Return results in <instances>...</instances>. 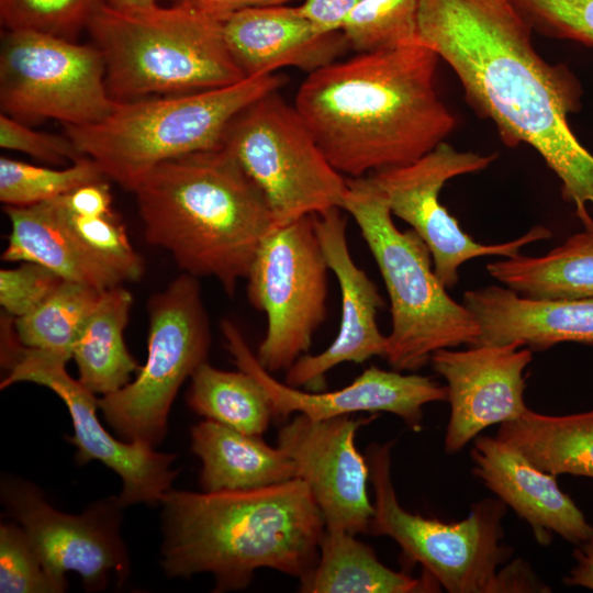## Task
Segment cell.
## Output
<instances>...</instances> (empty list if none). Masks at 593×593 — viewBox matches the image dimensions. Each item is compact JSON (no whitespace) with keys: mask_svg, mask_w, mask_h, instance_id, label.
I'll return each instance as SVG.
<instances>
[{"mask_svg":"<svg viewBox=\"0 0 593 593\" xmlns=\"http://www.w3.org/2000/svg\"><path fill=\"white\" fill-rule=\"evenodd\" d=\"M532 32L512 0H418V42L449 65L506 146L526 144L541 156L590 227L593 154L568 123L580 83L566 66L541 58Z\"/></svg>","mask_w":593,"mask_h":593,"instance_id":"obj_1","label":"cell"},{"mask_svg":"<svg viewBox=\"0 0 593 593\" xmlns=\"http://www.w3.org/2000/svg\"><path fill=\"white\" fill-rule=\"evenodd\" d=\"M438 60L419 42L357 53L307 74L294 107L342 175L357 178L403 166L455 128L436 90Z\"/></svg>","mask_w":593,"mask_h":593,"instance_id":"obj_2","label":"cell"},{"mask_svg":"<svg viewBox=\"0 0 593 593\" xmlns=\"http://www.w3.org/2000/svg\"><path fill=\"white\" fill-rule=\"evenodd\" d=\"M161 504L169 577L208 572L219 593L246 589L260 568L301 580L318 560L325 523L299 478L251 490L170 489Z\"/></svg>","mask_w":593,"mask_h":593,"instance_id":"obj_3","label":"cell"},{"mask_svg":"<svg viewBox=\"0 0 593 593\" xmlns=\"http://www.w3.org/2000/svg\"><path fill=\"white\" fill-rule=\"evenodd\" d=\"M146 240L233 296L275 226L261 190L223 147L167 160L133 191Z\"/></svg>","mask_w":593,"mask_h":593,"instance_id":"obj_4","label":"cell"},{"mask_svg":"<svg viewBox=\"0 0 593 593\" xmlns=\"http://www.w3.org/2000/svg\"><path fill=\"white\" fill-rule=\"evenodd\" d=\"M87 30L115 102L216 89L246 78L226 44L223 20L188 7L103 4Z\"/></svg>","mask_w":593,"mask_h":593,"instance_id":"obj_5","label":"cell"},{"mask_svg":"<svg viewBox=\"0 0 593 593\" xmlns=\"http://www.w3.org/2000/svg\"><path fill=\"white\" fill-rule=\"evenodd\" d=\"M346 182L342 209L357 223L390 299L388 363L398 371H417L437 350L478 345L474 314L447 293L425 242L415 231L395 226L384 194L369 176Z\"/></svg>","mask_w":593,"mask_h":593,"instance_id":"obj_6","label":"cell"},{"mask_svg":"<svg viewBox=\"0 0 593 593\" xmlns=\"http://www.w3.org/2000/svg\"><path fill=\"white\" fill-rule=\"evenodd\" d=\"M284 83L272 72L216 89L118 102L102 121L65 126V134L107 178L133 192L159 164L221 148L232 119Z\"/></svg>","mask_w":593,"mask_h":593,"instance_id":"obj_7","label":"cell"},{"mask_svg":"<svg viewBox=\"0 0 593 593\" xmlns=\"http://www.w3.org/2000/svg\"><path fill=\"white\" fill-rule=\"evenodd\" d=\"M393 444L373 443L366 450L374 492L369 534L392 538L403 559L419 563L449 593L508 592L506 568L500 569L512 555L502 541L506 504L500 499L480 500L457 523L407 512L400 505L392 481Z\"/></svg>","mask_w":593,"mask_h":593,"instance_id":"obj_8","label":"cell"},{"mask_svg":"<svg viewBox=\"0 0 593 593\" xmlns=\"http://www.w3.org/2000/svg\"><path fill=\"white\" fill-rule=\"evenodd\" d=\"M222 147L264 193L276 228L305 215L343 208L346 179L279 90L239 111L224 132Z\"/></svg>","mask_w":593,"mask_h":593,"instance_id":"obj_9","label":"cell"},{"mask_svg":"<svg viewBox=\"0 0 593 593\" xmlns=\"http://www.w3.org/2000/svg\"><path fill=\"white\" fill-rule=\"evenodd\" d=\"M147 358L136 378L102 395L99 409L126 441L156 447L179 388L203 362L211 346V326L197 277L182 273L148 302Z\"/></svg>","mask_w":593,"mask_h":593,"instance_id":"obj_10","label":"cell"},{"mask_svg":"<svg viewBox=\"0 0 593 593\" xmlns=\"http://www.w3.org/2000/svg\"><path fill=\"white\" fill-rule=\"evenodd\" d=\"M329 267L313 215L273 230L247 276V296L267 317L256 358L270 373L287 371L306 355L327 315Z\"/></svg>","mask_w":593,"mask_h":593,"instance_id":"obj_11","label":"cell"},{"mask_svg":"<svg viewBox=\"0 0 593 593\" xmlns=\"http://www.w3.org/2000/svg\"><path fill=\"white\" fill-rule=\"evenodd\" d=\"M115 102L94 45L32 31L5 30L0 47V109L21 122L52 119L94 124Z\"/></svg>","mask_w":593,"mask_h":593,"instance_id":"obj_12","label":"cell"},{"mask_svg":"<svg viewBox=\"0 0 593 593\" xmlns=\"http://www.w3.org/2000/svg\"><path fill=\"white\" fill-rule=\"evenodd\" d=\"M495 155L458 150L443 142L421 158L368 175L382 191L391 213L406 222L430 250L434 270L446 289L459 280V267L483 256L514 257L528 244L552 234L537 225L513 240L481 244L463 232L439 201L445 183L456 177L488 168Z\"/></svg>","mask_w":593,"mask_h":593,"instance_id":"obj_13","label":"cell"},{"mask_svg":"<svg viewBox=\"0 0 593 593\" xmlns=\"http://www.w3.org/2000/svg\"><path fill=\"white\" fill-rule=\"evenodd\" d=\"M67 361L59 355L20 343L2 362L7 374L0 388L32 382L52 390L71 417L75 432L67 439L77 448V465L98 460L119 474L123 489L118 500L122 507L161 503L179 473V469L171 468L176 456L158 452L146 443L114 438L98 418L99 399L68 373Z\"/></svg>","mask_w":593,"mask_h":593,"instance_id":"obj_14","label":"cell"},{"mask_svg":"<svg viewBox=\"0 0 593 593\" xmlns=\"http://www.w3.org/2000/svg\"><path fill=\"white\" fill-rule=\"evenodd\" d=\"M7 510L21 524L47 571L67 584L65 574L77 572L85 588L102 590L109 572L123 581L128 558L120 537L118 499L100 501L80 515L57 511L32 483L10 479L2 482Z\"/></svg>","mask_w":593,"mask_h":593,"instance_id":"obj_15","label":"cell"},{"mask_svg":"<svg viewBox=\"0 0 593 593\" xmlns=\"http://www.w3.org/2000/svg\"><path fill=\"white\" fill-rule=\"evenodd\" d=\"M376 417L312 419L295 414L277 434V446L309 486L326 529L369 534L374 514L368 493L370 467L355 438Z\"/></svg>","mask_w":593,"mask_h":593,"instance_id":"obj_16","label":"cell"},{"mask_svg":"<svg viewBox=\"0 0 593 593\" xmlns=\"http://www.w3.org/2000/svg\"><path fill=\"white\" fill-rule=\"evenodd\" d=\"M222 333L238 369L250 373L267 391L275 417L303 414L312 419H327L355 413L380 412L399 416L412 430L422 428L423 407L447 401V389L430 377L403 374L376 366L365 369L350 384L329 392L294 388L277 380L257 360L239 329L230 321Z\"/></svg>","mask_w":593,"mask_h":593,"instance_id":"obj_17","label":"cell"},{"mask_svg":"<svg viewBox=\"0 0 593 593\" xmlns=\"http://www.w3.org/2000/svg\"><path fill=\"white\" fill-rule=\"evenodd\" d=\"M532 360L533 350L517 342L433 354L430 362L447 382L450 404L444 440L447 454L460 451L486 427L526 412L524 370Z\"/></svg>","mask_w":593,"mask_h":593,"instance_id":"obj_18","label":"cell"},{"mask_svg":"<svg viewBox=\"0 0 593 593\" xmlns=\"http://www.w3.org/2000/svg\"><path fill=\"white\" fill-rule=\"evenodd\" d=\"M340 210L334 208L313 215L327 265L339 286L342 314L332 344L320 354L303 355L286 371L287 384L306 391L325 388V374L336 366L384 357L387 349V335L380 332L377 322L384 302L374 282L353 259L346 236L347 221Z\"/></svg>","mask_w":593,"mask_h":593,"instance_id":"obj_19","label":"cell"},{"mask_svg":"<svg viewBox=\"0 0 593 593\" xmlns=\"http://www.w3.org/2000/svg\"><path fill=\"white\" fill-rule=\"evenodd\" d=\"M473 474L530 526L541 546L550 533L573 545L593 538V525L559 486L556 475L534 466L517 448L480 436L471 449Z\"/></svg>","mask_w":593,"mask_h":593,"instance_id":"obj_20","label":"cell"},{"mask_svg":"<svg viewBox=\"0 0 593 593\" xmlns=\"http://www.w3.org/2000/svg\"><path fill=\"white\" fill-rule=\"evenodd\" d=\"M226 44L246 77L282 67L313 72L345 54L342 31H320L299 9L287 4L244 9L223 19Z\"/></svg>","mask_w":593,"mask_h":593,"instance_id":"obj_21","label":"cell"},{"mask_svg":"<svg viewBox=\"0 0 593 593\" xmlns=\"http://www.w3.org/2000/svg\"><path fill=\"white\" fill-rule=\"evenodd\" d=\"M463 304L479 323L478 345L517 342L533 351L560 343L593 345V298L530 299L488 286L465 292Z\"/></svg>","mask_w":593,"mask_h":593,"instance_id":"obj_22","label":"cell"},{"mask_svg":"<svg viewBox=\"0 0 593 593\" xmlns=\"http://www.w3.org/2000/svg\"><path fill=\"white\" fill-rule=\"evenodd\" d=\"M4 212L11 223V233L2 260L36 262L64 280L101 291L124 282L72 231L59 197L30 206H5Z\"/></svg>","mask_w":593,"mask_h":593,"instance_id":"obj_23","label":"cell"},{"mask_svg":"<svg viewBox=\"0 0 593 593\" xmlns=\"http://www.w3.org/2000/svg\"><path fill=\"white\" fill-rule=\"evenodd\" d=\"M191 450L202 461L204 492L259 489L296 478L293 461L278 446L212 419L192 426Z\"/></svg>","mask_w":593,"mask_h":593,"instance_id":"obj_24","label":"cell"},{"mask_svg":"<svg viewBox=\"0 0 593 593\" xmlns=\"http://www.w3.org/2000/svg\"><path fill=\"white\" fill-rule=\"evenodd\" d=\"M439 584L427 572L421 578L384 566L374 550L344 530H324L318 560L300 580L303 593H423Z\"/></svg>","mask_w":593,"mask_h":593,"instance_id":"obj_25","label":"cell"},{"mask_svg":"<svg viewBox=\"0 0 593 593\" xmlns=\"http://www.w3.org/2000/svg\"><path fill=\"white\" fill-rule=\"evenodd\" d=\"M132 304L133 296L122 284L103 290L74 345L78 380L94 394L122 389L141 369L124 340Z\"/></svg>","mask_w":593,"mask_h":593,"instance_id":"obj_26","label":"cell"},{"mask_svg":"<svg viewBox=\"0 0 593 593\" xmlns=\"http://www.w3.org/2000/svg\"><path fill=\"white\" fill-rule=\"evenodd\" d=\"M486 270L526 298H593V226L569 236L544 256L518 254L488 264Z\"/></svg>","mask_w":593,"mask_h":593,"instance_id":"obj_27","label":"cell"},{"mask_svg":"<svg viewBox=\"0 0 593 593\" xmlns=\"http://www.w3.org/2000/svg\"><path fill=\"white\" fill-rule=\"evenodd\" d=\"M496 437L556 477L593 478V410L558 416L527 409L516 419L500 424Z\"/></svg>","mask_w":593,"mask_h":593,"instance_id":"obj_28","label":"cell"},{"mask_svg":"<svg viewBox=\"0 0 593 593\" xmlns=\"http://www.w3.org/2000/svg\"><path fill=\"white\" fill-rule=\"evenodd\" d=\"M187 402L197 414L250 435L261 436L275 417L270 398L256 378L208 361L192 373Z\"/></svg>","mask_w":593,"mask_h":593,"instance_id":"obj_29","label":"cell"},{"mask_svg":"<svg viewBox=\"0 0 593 593\" xmlns=\"http://www.w3.org/2000/svg\"><path fill=\"white\" fill-rule=\"evenodd\" d=\"M101 293L93 287L64 280L33 311L14 318L19 340L25 347L71 359L74 345Z\"/></svg>","mask_w":593,"mask_h":593,"instance_id":"obj_30","label":"cell"},{"mask_svg":"<svg viewBox=\"0 0 593 593\" xmlns=\"http://www.w3.org/2000/svg\"><path fill=\"white\" fill-rule=\"evenodd\" d=\"M105 179L99 166L89 157L66 168L55 169L2 156L0 201L5 206H30L68 194L86 183Z\"/></svg>","mask_w":593,"mask_h":593,"instance_id":"obj_31","label":"cell"},{"mask_svg":"<svg viewBox=\"0 0 593 593\" xmlns=\"http://www.w3.org/2000/svg\"><path fill=\"white\" fill-rule=\"evenodd\" d=\"M340 31L349 48L374 53L418 42V0H360Z\"/></svg>","mask_w":593,"mask_h":593,"instance_id":"obj_32","label":"cell"},{"mask_svg":"<svg viewBox=\"0 0 593 593\" xmlns=\"http://www.w3.org/2000/svg\"><path fill=\"white\" fill-rule=\"evenodd\" d=\"M103 4L104 0H0V21L9 31L75 41Z\"/></svg>","mask_w":593,"mask_h":593,"instance_id":"obj_33","label":"cell"},{"mask_svg":"<svg viewBox=\"0 0 593 593\" xmlns=\"http://www.w3.org/2000/svg\"><path fill=\"white\" fill-rule=\"evenodd\" d=\"M67 584L44 566L26 533L18 525L0 526V592L61 593Z\"/></svg>","mask_w":593,"mask_h":593,"instance_id":"obj_34","label":"cell"},{"mask_svg":"<svg viewBox=\"0 0 593 593\" xmlns=\"http://www.w3.org/2000/svg\"><path fill=\"white\" fill-rule=\"evenodd\" d=\"M65 217L82 243L113 268L125 281H137L144 261L133 248L124 225L114 214L85 216L71 212L59 197Z\"/></svg>","mask_w":593,"mask_h":593,"instance_id":"obj_35","label":"cell"},{"mask_svg":"<svg viewBox=\"0 0 593 593\" xmlns=\"http://www.w3.org/2000/svg\"><path fill=\"white\" fill-rule=\"evenodd\" d=\"M533 31L593 46V0H512Z\"/></svg>","mask_w":593,"mask_h":593,"instance_id":"obj_36","label":"cell"},{"mask_svg":"<svg viewBox=\"0 0 593 593\" xmlns=\"http://www.w3.org/2000/svg\"><path fill=\"white\" fill-rule=\"evenodd\" d=\"M64 279L53 270L36 264L22 262L0 270V304L14 318L24 316L40 305Z\"/></svg>","mask_w":593,"mask_h":593,"instance_id":"obj_37","label":"cell"},{"mask_svg":"<svg viewBox=\"0 0 593 593\" xmlns=\"http://www.w3.org/2000/svg\"><path fill=\"white\" fill-rule=\"evenodd\" d=\"M0 146L53 165L74 164L86 157L66 134L35 131L4 113L0 114Z\"/></svg>","mask_w":593,"mask_h":593,"instance_id":"obj_38","label":"cell"},{"mask_svg":"<svg viewBox=\"0 0 593 593\" xmlns=\"http://www.w3.org/2000/svg\"><path fill=\"white\" fill-rule=\"evenodd\" d=\"M105 180L86 183L65 194L64 200L68 209L85 216L112 214V197Z\"/></svg>","mask_w":593,"mask_h":593,"instance_id":"obj_39","label":"cell"},{"mask_svg":"<svg viewBox=\"0 0 593 593\" xmlns=\"http://www.w3.org/2000/svg\"><path fill=\"white\" fill-rule=\"evenodd\" d=\"M360 0H303L301 12L322 32L340 31L343 21Z\"/></svg>","mask_w":593,"mask_h":593,"instance_id":"obj_40","label":"cell"},{"mask_svg":"<svg viewBox=\"0 0 593 593\" xmlns=\"http://www.w3.org/2000/svg\"><path fill=\"white\" fill-rule=\"evenodd\" d=\"M179 4L200 11L202 13L225 19L230 14L255 7L287 4L293 0H170Z\"/></svg>","mask_w":593,"mask_h":593,"instance_id":"obj_41","label":"cell"},{"mask_svg":"<svg viewBox=\"0 0 593 593\" xmlns=\"http://www.w3.org/2000/svg\"><path fill=\"white\" fill-rule=\"evenodd\" d=\"M573 557L575 564L564 578V583L593 591V538L577 545Z\"/></svg>","mask_w":593,"mask_h":593,"instance_id":"obj_42","label":"cell"},{"mask_svg":"<svg viewBox=\"0 0 593 593\" xmlns=\"http://www.w3.org/2000/svg\"><path fill=\"white\" fill-rule=\"evenodd\" d=\"M158 0H104L105 5L116 10H137L157 4Z\"/></svg>","mask_w":593,"mask_h":593,"instance_id":"obj_43","label":"cell"}]
</instances>
